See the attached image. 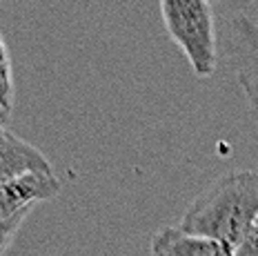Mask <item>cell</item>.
Returning <instances> with one entry per match:
<instances>
[{"mask_svg":"<svg viewBox=\"0 0 258 256\" xmlns=\"http://www.w3.org/2000/svg\"><path fill=\"white\" fill-rule=\"evenodd\" d=\"M256 221L258 174L251 169H232L191 201L178 229L236 249Z\"/></svg>","mask_w":258,"mask_h":256,"instance_id":"obj_1","label":"cell"},{"mask_svg":"<svg viewBox=\"0 0 258 256\" xmlns=\"http://www.w3.org/2000/svg\"><path fill=\"white\" fill-rule=\"evenodd\" d=\"M160 14L171 40L198 78H209L218 65V36L209 0H160Z\"/></svg>","mask_w":258,"mask_h":256,"instance_id":"obj_2","label":"cell"},{"mask_svg":"<svg viewBox=\"0 0 258 256\" xmlns=\"http://www.w3.org/2000/svg\"><path fill=\"white\" fill-rule=\"evenodd\" d=\"M62 183L53 172H34L0 183V221L29 212L36 203L58 196Z\"/></svg>","mask_w":258,"mask_h":256,"instance_id":"obj_3","label":"cell"},{"mask_svg":"<svg viewBox=\"0 0 258 256\" xmlns=\"http://www.w3.org/2000/svg\"><path fill=\"white\" fill-rule=\"evenodd\" d=\"M34 172H53L45 154L7 127L0 130V183Z\"/></svg>","mask_w":258,"mask_h":256,"instance_id":"obj_4","label":"cell"},{"mask_svg":"<svg viewBox=\"0 0 258 256\" xmlns=\"http://www.w3.org/2000/svg\"><path fill=\"white\" fill-rule=\"evenodd\" d=\"M227 56L238 78L258 81V25L249 16H234L227 25Z\"/></svg>","mask_w":258,"mask_h":256,"instance_id":"obj_5","label":"cell"},{"mask_svg":"<svg viewBox=\"0 0 258 256\" xmlns=\"http://www.w3.org/2000/svg\"><path fill=\"white\" fill-rule=\"evenodd\" d=\"M152 256H236L232 247L209 238L189 236L176 227H163L152 236Z\"/></svg>","mask_w":258,"mask_h":256,"instance_id":"obj_6","label":"cell"},{"mask_svg":"<svg viewBox=\"0 0 258 256\" xmlns=\"http://www.w3.org/2000/svg\"><path fill=\"white\" fill-rule=\"evenodd\" d=\"M12 67H9V54L7 47L3 42V36H0V105L7 109H12Z\"/></svg>","mask_w":258,"mask_h":256,"instance_id":"obj_7","label":"cell"},{"mask_svg":"<svg viewBox=\"0 0 258 256\" xmlns=\"http://www.w3.org/2000/svg\"><path fill=\"white\" fill-rule=\"evenodd\" d=\"M29 212H23V214H16L12 218H5V221H0V256L7 254V249L12 247L16 234H18L20 225L25 223V218Z\"/></svg>","mask_w":258,"mask_h":256,"instance_id":"obj_8","label":"cell"},{"mask_svg":"<svg viewBox=\"0 0 258 256\" xmlns=\"http://www.w3.org/2000/svg\"><path fill=\"white\" fill-rule=\"evenodd\" d=\"M240 89H243L247 105H249V114L251 118L258 120V81L256 78H238Z\"/></svg>","mask_w":258,"mask_h":256,"instance_id":"obj_9","label":"cell"},{"mask_svg":"<svg viewBox=\"0 0 258 256\" xmlns=\"http://www.w3.org/2000/svg\"><path fill=\"white\" fill-rule=\"evenodd\" d=\"M236 256H258V221L251 225V229L245 234L240 245L234 249Z\"/></svg>","mask_w":258,"mask_h":256,"instance_id":"obj_10","label":"cell"},{"mask_svg":"<svg viewBox=\"0 0 258 256\" xmlns=\"http://www.w3.org/2000/svg\"><path fill=\"white\" fill-rule=\"evenodd\" d=\"M9 114H12V109H7V107H3V105H0V130H3V127H7Z\"/></svg>","mask_w":258,"mask_h":256,"instance_id":"obj_11","label":"cell"},{"mask_svg":"<svg viewBox=\"0 0 258 256\" xmlns=\"http://www.w3.org/2000/svg\"><path fill=\"white\" fill-rule=\"evenodd\" d=\"M209 3H212V0H209Z\"/></svg>","mask_w":258,"mask_h":256,"instance_id":"obj_12","label":"cell"}]
</instances>
